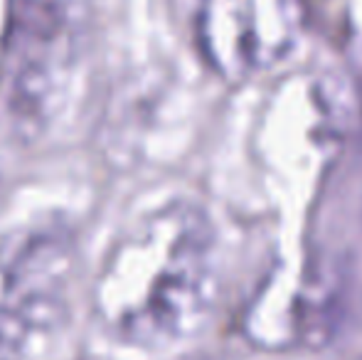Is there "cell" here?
Returning a JSON list of instances; mask_svg holds the SVG:
<instances>
[{
    "mask_svg": "<svg viewBox=\"0 0 362 360\" xmlns=\"http://www.w3.org/2000/svg\"><path fill=\"white\" fill-rule=\"evenodd\" d=\"M217 294L215 227L197 205L173 202L111 250L96 279V311L126 346L168 348L210 321Z\"/></svg>",
    "mask_w": 362,
    "mask_h": 360,
    "instance_id": "cell-1",
    "label": "cell"
},
{
    "mask_svg": "<svg viewBox=\"0 0 362 360\" xmlns=\"http://www.w3.org/2000/svg\"><path fill=\"white\" fill-rule=\"evenodd\" d=\"M298 33V0H202L197 13V45L224 82L281 62Z\"/></svg>",
    "mask_w": 362,
    "mask_h": 360,
    "instance_id": "cell-2",
    "label": "cell"
},
{
    "mask_svg": "<svg viewBox=\"0 0 362 360\" xmlns=\"http://www.w3.org/2000/svg\"><path fill=\"white\" fill-rule=\"evenodd\" d=\"M74 240L64 225H35L8 247L3 269L5 303L18 308L40 333L62 323Z\"/></svg>",
    "mask_w": 362,
    "mask_h": 360,
    "instance_id": "cell-3",
    "label": "cell"
},
{
    "mask_svg": "<svg viewBox=\"0 0 362 360\" xmlns=\"http://www.w3.org/2000/svg\"><path fill=\"white\" fill-rule=\"evenodd\" d=\"M37 328L10 303H0V360H30Z\"/></svg>",
    "mask_w": 362,
    "mask_h": 360,
    "instance_id": "cell-4",
    "label": "cell"
}]
</instances>
